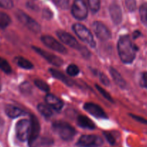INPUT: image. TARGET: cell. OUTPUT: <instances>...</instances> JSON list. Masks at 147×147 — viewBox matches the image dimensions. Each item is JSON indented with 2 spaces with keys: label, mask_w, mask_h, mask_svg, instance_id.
<instances>
[{
  "label": "cell",
  "mask_w": 147,
  "mask_h": 147,
  "mask_svg": "<svg viewBox=\"0 0 147 147\" xmlns=\"http://www.w3.org/2000/svg\"><path fill=\"white\" fill-rule=\"evenodd\" d=\"M140 15L142 22L147 24V5H142L140 9Z\"/></svg>",
  "instance_id": "31"
},
{
  "label": "cell",
  "mask_w": 147,
  "mask_h": 147,
  "mask_svg": "<svg viewBox=\"0 0 147 147\" xmlns=\"http://www.w3.org/2000/svg\"><path fill=\"white\" fill-rule=\"evenodd\" d=\"M53 2L61 9H66L69 7V0H53Z\"/></svg>",
  "instance_id": "29"
},
{
  "label": "cell",
  "mask_w": 147,
  "mask_h": 147,
  "mask_svg": "<svg viewBox=\"0 0 147 147\" xmlns=\"http://www.w3.org/2000/svg\"><path fill=\"white\" fill-rule=\"evenodd\" d=\"M11 23V19L7 14L0 12V28H6Z\"/></svg>",
  "instance_id": "22"
},
{
  "label": "cell",
  "mask_w": 147,
  "mask_h": 147,
  "mask_svg": "<svg viewBox=\"0 0 147 147\" xmlns=\"http://www.w3.org/2000/svg\"><path fill=\"white\" fill-rule=\"evenodd\" d=\"M118 51L123 63H131L136 58L137 48L128 35H122L118 42Z\"/></svg>",
  "instance_id": "1"
},
{
  "label": "cell",
  "mask_w": 147,
  "mask_h": 147,
  "mask_svg": "<svg viewBox=\"0 0 147 147\" xmlns=\"http://www.w3.org/2000/svg\"><path fill=\"white\" fill-rule=\"evenodd\" d=\"M49 71H50L51 74L53 76L54 78L57 79V80H60L61 82H62L63 83H64L65 84H66L67 86H71L74 84L73 81L71 80L68 77H66L64 74H63L62 72L59 71V70L55 69H49Z\"/></svg>",
  "instance_id": "17"
},
{
  "label": "cell",
  "mask_w": 147,
  "mask_h": 147,
  "mask_svg": "<svg viewBox=\"0 0 147 147\" xmlns=\"http://www.w3.org/2000/svg\"><path fill=\"white\" fill-rule=\"evenodd\" d=\"M104 134L105 137V138L107 139V141L110 143L111 145H114L115 144V137L113 136L112 134H110L109 132H104L103 133Z\"/></svg>",
  "instance_id": "33"
},
{
  "label": "cell",
  "mask_w": 147,
  "mask_h": 147,
  "mask_svg": "<svg viewBox=\"0 0 147 147\" xmlns=\"http://www.w3.org/2000/svg\"><path fill=\"white\" fill-rule=\"evenodd\" d=\"M95 87H96V89L97 90V91H98L99 92H100V94L102 95V97H104L106 100H107L108 101L112 102H113V100L111 95H110V94H109V93L107 92L106 91L105 89H103L102 87H100V86L98 85V84H95Z\"/></svg>",
  "instance_id": "28"
},
{
  "label": "cell",
  "mask_w": 147,
  "mask_h": 147,
  "mask_svg": "<svg viewBox=\"0 0 147 147\" xmlns=\"http://www.w3.org/2000/svg\"><path fill=\"white\" fill-rule=\"evenodd\" d=\"M15 15H16L17 18L19 20L20 22H22L30 30L35 32V33H38L39 32H40V30H41L40 25L35 20L27 15L26 13L21 10H18Z\"/></svg>",
  "instance_id": "5"
},
{
  "label": "cell",
  "mask_w": 147,
  "mask_h": 147,
  "mask_svg": "<svg viewBox=\"0 0 147 147\" xmlns=\"http://www.w3.org/2000/svg\"><path fill=\"white\" fill-rule=\"evenodd\" d=\"M110 74L111 77H113V80L115 81V84L120 87L121 88L124 89L126 86V82L124 80V79L123 78V77L121 76V74L118 71L115 69L111 67L110 68Z\"/></svg>",
  "instance_id": "19"
},
{
  "label": "cell",
  "mask_w": 147,
  "mask_h": 147,
  "mask_svg": "<svg viewBox=\"0 0 147 147\" xmlns=\"http://www.w3.org/2000/svg\"><path fill=\"white\" fill-rule=\"evenodd\" d=\"M125 3L126 7L131 12H133L136 8V0H125Z\"/></svg>",
  "instance_id": "32"
},
{
  "label": "cell",
  "mask_w": 147,
  "mask_h": 147,
  "mask_svg": "<svg viewBox=\"0 0 147 147\" xmlns=\"http://www.w3.org/2000/svg\"><path fill=\"white\" fill-rule=\"evenodd\" d=\"M15 61H16L17 64H18L20 67L22 68V69H31L33 68V64H32L30 61H28V59H25V58L23 57H21V56L17 57Z\"/></svg>",
  "instance_id": "21"
},
{
  "label": "cell",
  "mask_w": 147,
  "mask_h": 147,
  "mask_svg": "<svg viewBox=\"0 0 147 147\" xmlns=\"http://www.w3.org/2000/svg\"><path fill=\"white\" fill-rule=\"evenodd\" d=\"M141 86L147 89V72L142 74V77L141 79Z\"/></svg>",
  "instance_id": "35"
},
{
  "label": "cell",
  "mask_w": 147,
  "mask_h": 147,
  "mask_svg": "<svg viewBox=\"0 0 147 147\" xmlns=\"http://www.w3.org/2000/svg\"><path fill=\"white\" fill-rule=\"evenodd\" d=\"M131 116L133 118H134V119H135L136 121H139V122L142 123L147 124V121H146V120H145V119H144V118H141V117L138 116V115H131Z\"/></svg>",
  "instance_id": "36"
},
{
  "label": "cell",
  "mask_w": 147,
  "mask_h": 147,
  "mask_svg": "<svg viewBox=\"0 0 147 147\" xmlns=\"http://www.w3.org/2000/svg\"><path fill=\"white\" fill-rule=\"evenodd\" d=\"M139 35H140V32L136 31V32H134V38H136V37H138Z\"/></svg>",
  "instance_id": "37"
},
{
  "label": "cell",
  "mask_w": 147,
  "mask_h": 147,
  "mask_svg": "<svg viewBox=\"0 0 147 147\" xmlns=\"http://www.w3.org/2000/svg\"><path fill=\"white\" fill-rule=\"evenodd\" d=\"M72 29L80 40L88 44L92 48L95 47L96 43L94 37L87 27L82 24L75 23L72 27Z\"/></svg>",
  "instance_id": "4"
},
{
  "label": "cell",
  "mask_w": 147,
  "mask_h": 147,
  "mask_svg": "<svg viewBox=\"0 0 147 147\" xmlns=\"http://www.w3.org/2000/svg\"><path fill=\"white\" fill-rule=\"evenodd\" d=\"M66 72L71 77H75V76L78 75L79 72H80V69L77 65L70 64L66 69Z\"/></svg>",
  "instance_id": "26"
},
{
  "label": "cell",
  "mask_w": 147,
  "mask_h": 147,
  "mask_svg": "<svg viewBox=\"0 0 147 147\" xmlns=\"http://www.w3.org/2000/svg\"><path fill=\"white\" fill-rule=\"evenodd\" d=\"M13 6L12 0H0V7L4 9H12Z\"/></svg>",
  "instance_id": "30"
},
{
  "label": "cell",
  "mask_w": 147,
  "mask_h": 147,
  "mask_svg": "<svg viewBox=\"0 0 147 147\" xmlns=\"http://www.w3.org/2000/svg\"><path fill=\"white\" fill-rule=\"evenodd\" d=\"M100 80L101 81V82L105 86H109L110 85V80H108L107 76L105 74H104L103 73L100 74Z\"/></svg>",
  "instance_id": "34"
},
{
  "label": "cell",
  "mask_w": 147,
  "mask_h": 147,
  "mask_svg": "<svg viewBox=\"0 0 147 147\" xmlns=\"http://www.w3.org/2000/svg\"><path fill=\"white\" fill-rule=\"evenodd\" d=\"M1 87H2V86H1V83H0V90H1Z\"/></svg>",
  "instance_id": "38"
},
{
  "label": "cell",
  "mask_w": 147,
  "mask_h": 147,
  "mask_svg": "<svg viewBox=\"0 0 147 147\" xmlns=\"http://www.w3.org/2000/svg\"><path fill=\"white\" fill-rule=\"evenodd\" d=\"M56 35H58L59 38L61 40L62 43L67 45V46L72 48V49H75L77 50L80 51L85 57H87V56H90V52L87 50V48L82 46L78 43L77 39H75V38L72 36L71 34L68 33V32H65L63 30H58L56 32Z\"/></svg>",
  "instance_id": "3"
},
{
  "label": "cell",
  "mask_w": 147,
  "mask_h": 147,
  "mask_svg": "<svg viewBox=\"0 0 147 147\" xmlns=\"http://www.w3.org/2000/svg\"><path fill=\"white\" fill-rule=\"evenodd\" d=\"M77 124L81 128H85V129L93 130L95 128V124L88 117L85 115H80L77 118Z\"/></svg>",
  "instance_id": "18"
},
{
  "label": "cell",
  "mask_w": 147,
  "mask_h": 147,
  "mask_svg": "<svg viewBox=\"0 0 147 147\" xmlns=\"http://www.w3.org/2000/svg\"><path fill=\"white\" fill-rule=\"evenodd\" d=\"M53 131L64 141H71L76 134L75 129L66 122L57 121L52 125Z\"/></svg>",
  "instance_id": "2"
},
{
  "label": "cell",
  "mask_w": 147,
  "mask_h": 147,
  "mask_svg": "<svg viewBox=\"0 0 147 147\" xmlns=\"http://www.w3.org/2000/svg\"><path fill=\"white\" fill-rule=\"evenodd\" d=\"M110 18L115 25H119L122 21V11L119 5L117 4H112L109 8Z\"/></svg>",
  "instance_id": "15"
},
{
  "label": "cell",
  "mask_w": 147,
  "mask_h": 147,
  "mask_svg": "<svg viewBox=\"0 0 147 147\" xmlns=\"http://www.w3.org/2000/svg\"><path fill=\"white\" fill-rule=\"evenodd\" d=\"M0 69L7 74L12 72V68L7 61L1 57H0Z\"/></svg>",
  "instance_id": "23"
},
{
  "label": "cell",
  "mask_w": 147,
  "mask_h": 147,
  "mask_svg": "<svg viewBox=\"0 0 147 147\" xmlns=\"http://www.w3.org/2000/svg\"><path fill=\"white\" fill-rule=\"evenodd\" d=\"M5 113L7 115L11 118H16L21 115H24L25 112L22 109L12 105H8L5 107Z\"/></svg>",
  "instance_id": "16"
},
{
  "label": "cell",
  "mask_w": 147,
  "mask_h": 147,
  "mask_svg": "<svg viewBox=\"0 0 147 147\" xmlns=\"http://www.w3.org/2000/svg\"><path fill=\"white\" fill-rule=\"evenodd\" d=\"M92 28L96 36L102 41H106L111 38V32L105 25L99 21H95L92 25Z\"/></svg>",
  "instance_id": "9"
},
{
  "label": "cell",
  "mask_w": 147,
  "mask_h": 147,
  "mask_svg": "<svg viewBox=\"0 0 147 147\" xmlns=\"http://www.w3.org/2000/svg\"><path fill=\"white\" fill-rule=\"evenodd\" d=\"M34 84L38 88H39L43 92H49L50 90V87H49V84L41 80H35L34 81Z\"/></svg>",
  "instance_id": "25"
},
{
  "label": "cell",
  "mask_w": 147,
  "mask_h": 147,
  "mask_svg": "<svg viewBox=\"0 0 147 147\" xmlns=\"http://www.w3.org/2000/svg\"><path fill=\"white\" fill-rule=\"evenodd\" d=\"M32 49L36 52L37 53H38L39 55L44 58L47 61L51 63L52 65L56 66H61L63 64V60L61 59L59 56H56V55L53 54V53L48 52L46 51L43 50V49H40L38 47H35V46H32Z\"/></svg>",
  "instance_id": "11"
},
{
  "label": "cell",
  "mask_w": 147,
  "mask_h": 147,
  "mask_svg": "<svg viewBox=\"0 0 147 147\" xmlns=\"http://www.w3.org/2000/svg\"><path fill=\"white\" fill-rule=\"evenodd\" d=\"M89 7L93 13H96L100 8V0H87Z\"/></svg>",
  "instance_id": "24"
},
{
  "label": "cell",
  "mask_w": 147,
  "mask_h": 147,
  "mask_svg": "<svg viewBox=\"0 0 147 147\" xmlns=\"http://www.w3.org/2000/svg\"><path fill=\"white\" fill-rule=\"evenodd\" d=\"M20 90L23 94H30L32 92V85L28 82H25L20 85Z\"/></svg>",
  "instance_id": "27"
},
{
  "label": "cell",
  "mask_w": 147,
  "mask_h": 147,
  "mask_svg": "<svg viewBox=\"0 0 147 147\" xmlns=\"http://www.w3.org/2000/svg\"><path fill=\"white\" fill-rule=\"evenodd\" d=\"M102 144L101 137L96 135H83L77 142V145L80 147H98Z\"/></svg>",
  "instance_id": "8"
},
{
  "label": "cell",
  "mask_w": 147,
  "mask_h": 147,
  "mask_svg": "<svg viewBox=\"0 0 147 147\" xmlns=\"http://www.w3.org/2000/svg\"><path fill=\"white\" fill-rule=\"evenodd\" d=\"M71 14L75 19L84 20L88 15V9L84 0H74L72 5Z\"/></svg>",
  "instance_id": "6"
},
{
  "label": "cell",
  "mask_w": 147,
  "mask_h": 147,
  "mask_svg": "<svg viewBox=\"0 0 147 147\" xmlns=\"http://www.w3.org/2000/svg\"><path fill=\"white\" fill-rule=\"evenodd\" d=\"M40 126L39 121L35 115L30 116V132L29 138H28V143L30 146L38 138L40 134Z\"/></svg>",
  "instance_id": "12"
},
{
  "label": "cell",
  "mask_w": 147,
  "mask_h": 147,
  "mask_svg": "<svg viewBox=\"0 0 147 147\" xmlns=\"http://www.w3.org/2000/svg\"><path fill=\"white\" fill-rule=\"evenodd\" d=\"M38 110L45 118H50L53 115V111H52L51 107L50 106L43 104V103H40L38 105Z\"/></svg>",
  "instance_id": "20"
},
{
  "label": "cell",
  "mask_w": 147,
  "mask_h": 147,
  "mask_svg": "<svg viewBox=\"0 0 147 147\" xmlns=\"http://www.w3.org/2000/svg\"><path fill=\"white\" fill-rule=\"evenodd\" d=\"M45 100H46V102L48 105L50 106L52 109L56 110V111H60L63 106V101L58 97L55 96L54 94H46Z\"/></svg>",
  "instance_id": "14"
},
{
  "label": "cell",
  "mask_w": 147,
  "mask_h": 147,
  "mask_svg": "<svg viewBox=\"0 0 147 147\" xmlns=\"http://www.w3.org/2000/svg\"><path fill=\"white\" fill-rule=\"evenodd\" d=\"M40 39H41V41L43 42V44L49 49L56 51L60 53H67V50H66V48L52 36L43 35V36H41Z\"/></svg>",
  "instance_id": "10"
},
{
  "label": "cell",
  "mask_w": 147,
  "mask_h": 147,
  "mask_svg": "<svg viewBox=\"0 0 147 147\" xmlns=\"http://www.w3.org/2000/svg\"><path fill=\"white\" fill-rule=\"evenodd\" d=\"M84 109L91 114L92 116L97 118H102V119H106L107 118V114L105 113L103 109L97 105L93 102H87L84 105Z\"/></svg>",
  "instance_id": "13"
},
{
  "label": "cell",
  "mask_w": 147,
  "mask_h": 147,
  "mask_svg": "<svg viewBox=\"0 0 147 147\" xmlns=\"http://www.w3.org/2000/svg\"><path fill=\"white\" fill-rule=\"evenodd\" d=\"M16 136L20 141L28 140L30 132V120L22 119L18 121L15 127Z\"/></svg>",
  "instance_id": "7"
}]
</instances>
